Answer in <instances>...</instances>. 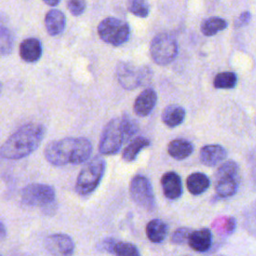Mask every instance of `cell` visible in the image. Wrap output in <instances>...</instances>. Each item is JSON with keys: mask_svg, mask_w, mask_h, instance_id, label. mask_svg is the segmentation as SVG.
I'll return each instance as SVG.
<instances>
[{"mask_svg": "<svg viewBox=\"0 0 256 256\" xmlns=\"http://www.w3.org/2000/svg\"><path fill=\"white\" fill-rule=\"evenodd\" d=\"M93 147L84 137H66L49 142L44 149V157L53 166L79 165L89 160Z\"/></svg>", "mask_w": 256, "mask_h": 256, "instance_id": "obj_1", "label": "cell"}, {"mask_svg": "<svg viewBox=\"0 0 256 256\" xmlns=\"http://www.w3.org/2000/svg\"><path fill=\"white\" fill-rule=\"evenodd\" d=\"M45 133L46 128L39 123H27L21 126L2 144L1 157L18 160L28 156L38 148Z\"/></svg>", "mask_w": 256, "mask_h": 256, "instance_id": "obj_2", "label": "cell"}, {"mask_svg": "<svg viewBox=\"0 0 256 256\" xmlns=\"http://www.w3.org/2000/svg\"><path fill=\"white\" fill-rule=\"evenodd\" d=\"M138 130V123L129 114L111 119L102 131L99 152L103 155L117 154L122 145L132 140Z\"/></svg>", "mask_w": 256, "mask_h": 256, "instance_id": "obj_3", "label": "cell"}, {"mask_svg": "<svg viewBox=\"0 0 256 256\" xmlns=\"http://www.w3.org/2000/svg\"><path fill=\"white\" fill-rule=\"evenodd\" d=\"M106 168V162L99 156L93 157L87 161L84 167L79 172L75 190L80 196H87L91 194L100 184Z\"/></svg>", "mask_w": 256, "mask_h": 256, "instance_id": "obj_4", "label": "cell"}, {"mask_svg": "<svg viewBox=\"0 0 256 256\" xmlns=\"http://www.w3.org/2000/svg\"><path fill=\"white\" fill-rule=\"evenodd\" d=\"M151 72L147 66L137 67L126 61H121L116 66L118 83L126 90H134L147 83L151 77Z\"/></svg>", "mask_w": 256, "mask_h": 256, "instance_id": "obj_5", "label": "cell"}, {"mask_svg": "<svg viewBox=\"0 0 256 256\" xmlns=\"http://www.w3.org/2000/svg\"><path fill=\"white\" fill-rule=\"evenodd\" d=\"M97 32L102 41L112 46H120L128 41L130 36L129 25L116 17L103 19L97 27Z\"/></svg>", "mask_w": 256, "mask_h": 256, "instance_id": "obj_6", "label": "cell"}, {"mask_svg": "<svg viewBox=\"0 0 256 256\" xmlns=\"http://www.w3.org/2000/svg\"><path fill=\"white\" fill-rule=\"evenodd\" d=\"M150 55L153 61L161 66L170 64L178 55V43L168 33L157 34L150 43Z\"/></svg>", "mask_w": 256, "mask_h": 256, "instance_id": "obj_7", "label": "cell"}, {"mask_svg": "<svg viewBox=\"0 0 256 256\" xmlns=\"http://www.w3.org/2000/svg\"><path fill=\"white\" fill-rule=\"evenodd\" d=\"M55 198V190L48 184L31 183L21 191V201L27 206L50 207L54 204Z\"/></svg>", "mask_w": 256, "mask_h": 256, "instance_id": "obj_8", "label": "cell"}, {"mask_svg": "<svg viewBox=\"0 0 256 256\" xmlns=\"http://www.w3.org/2000/svg\"><path fill=\"white\" fill-rule=\"evenodd\" d=\"M130 196L141 208L153 211L156 207L155 196L150 180L144 175H135L130 182Z\"/></svg>", "mask_w": 256, "mask_h": 256, "instance_id": "obj_9", "label": "cell"}, {"mask_svg": "<svg viewBox=\"0 0 256 256\" xmlns=\"http://www.w3.org/2000/svg\"><path fill=\"white\" fill-rule=\"evenodd\" d=\"M46 250L52 255H71L74 253L75 244L73 239L63 233L51 234L44 241Z\"/></svg>", "mask_w": 256, "mask_h": 256, "instance_id": "obj_10", "label": "cell"}, {"mask_svg": "<svg viewBox=\"0 0 256 256\" xmlns=\"http://www.w3.org/2000/svg\"><path fill=\"white\" fill-rule=\"evenodd\" d=\"M156 103H157L156 91L152 88H146L142 90L140 94L136 97L133 104V110L137 116L146 117L152 112Z\"/></svg>", "mask_w": 256, "mask_h": 256, "instance_id": "obj_11", "label": "cell"}, {"mask_svg": "<svg viewBox=\"0 0 256 256\" xmlns=\"http://www.w3.org/2000/svg\"><path fill=\"white\" fill-rule=\"evenodd\" d=\"M161 187L163 194L170 200H176L181 197L183 192L180 176L174 171H168L161 177Z\"/></svg>", "mask_w": 256, "mask_h": 256, "instance_id": "obj_12", "label": "cell"}, {"mask_svg": "<svg viewBox=\"0 0 256 256\" xmlns=\"http://www.w3.org/2000/svg\"><path fill=\"white\" fill-rule=\"evenodd\" d=\"M227 156L226 149L219 144H209L201 148L199 153L200 162L208 167H213L222 162Z\"/></svg>", "mask_w": 256, "mask_h": 256, "instance_id": "obj_13", "label": "cell"}, {"mask_svg": "<svg viewBox=\"0 0 256 256\" xmlns=\"http://www.w3.org/2000/svg\"><path fill=\"white\" fill-rule=\"evenodd\" d=\"M19 55L27 63H35L42 56V44L39 39L31 37L24 39L19 45Z\"/></svg>", "mask_w": 256, "mask_h": 256, "instance_id": "obj_14", "label": "cell"}, {"mask_svg": "<svg viewBox=\"0 0 256 256\" xmlns=\"http://www.w3.org/2000/svg\"><path fill=\"white\" fill-rule=\"evenodd\" d=\"M188 245L196 252L204 253L208 251L212 245V233L208 228H201L191 231Z\"/></svg>", "mask_w": 256, "mask_h": 256, "instance_id": "obj_15", "label": "cell"}, {"mask_svg": "<svg viewBox=\"0 0 256 256\" xmlns=\"http://www.w3.org/2000/svg\"><path fill=\"white\" fill-rule=\"evenodd\" d=\"M45 28L50 36L61 34L66 26L65 14L58 9H51L45 15Z\"/></svg>", "mask_w": 256, "mask_h": 256, "instance_id": "obj_16", "label": "cell"}, {"mask_svg": "<svg viewBox=\"0 0 256 256\" xmlns=\"http://www.w3.org/2000/svg\"><path fill=\"white\" fill-rule=\"evenodd\" d=\"M238 189L237 175H219L215 176V191L221 198L233 196Z\"/></svg>", "mask_w": 256, "mask_h": 256, "instance_id": "obj_17", "label": "cell"}, {"mask_svg": "<svg viewBox=\"0 0 256 256\" xmlns=\"http://www.w3.org/2000/svg\"><path fill=\"white\" fill-rule=\"evenodd\" d=\"M194 151V145L192 142L183 139L177 138L170 141L167 145L168 154L176 160H184L188 158Z\"/></svg>", "mask_w": 256, "mask_h": 256, "instance_id": "obj_18", "label": "cell"}, {"mask_svg": "<svg viewBox=\"0 0 256 256\" xmlns=\"http://www.w3.org/2000/svg\"><path fill=\"white\" fill-rule=\"evenodd\" d=\"M185 116L186 112L182 106L177 104H171L166 106L162 111L161 120L166 126L174 128L184 122Z\"/></svg>", "mask_w": 256, "mask_h": 256, "instance_id": "obj_19", "label": "cell"}, {"mask_svg": "<svg viewBox=\"0 0 256 256\" xmlns=\"http://www.w3.org/2000/svg\"><path fill=\"white\" fill-rule=\"evenodd\" d=\"M210 186L209 177L202 172H194L186 179V187L192 195L203 194Z\"/></svg>", "mask_w": 256, "mask_h": 256, "instance_id": "obj_20", "label": "cell"}, {"mask_svg": "<svg viewBox=\"0 0 256 256\" xmlns=\"http://www.w3.org/2000/svg\"><path fill=\"white\" fill-rule=\"evenodd\" d=\"M150 145V140L143 136L134 137L130 140L129 144L124 148L122 152V159L125 162H132L134 161L137 156L139 155L140 151L145 149Z\"/></svg>", "mask_w": 256, "mask_h": 256, "instance_id": "obj_21", "label": "cell"}, {"mask_svg": "<svg viewBox=\"0 0 256 256\" xmlns=\"http://www.w3.org/2000/svg\"><path fill=\"white\" fill-rule=\"evenodd\" d=\"M168 233L167 224L161 219H152L146 225V235L153 243H161Z\"/></svg>", "mask_w": 256, "mask_h": 256, "instance_id": "obj_22", "label": "cell"}, {"mask_svg": "<svg viewBox=\"0 0 256 256\" xmlns=\"http://www.w3.org/2000/svg\"><path fill=\"white\" fill-rule=\"evenodd\" d=\"M228 23L225 19L220 17H209L202 21L200 25V29L203 35L205 36H213L218 32L226 29Z\"/></svg>", "mask_w": 256, "mask_h": 256, "instance_id": "obj_23", "label": "cell"}, {"mask_svg": "<svg viewBox=\"0 0 256 256\" xmlns=\"http://www.w3.org/2000/svg\"><path fill=\"white\" fill-rule=\"evenodd\" d=\"M237 84V75L231 71L218 73L214 80L213 86L216 89H233Z\"/></svg>", "mask_w": 256, "mask_h": 256, "instance_id": "obj_24", "label": "cell"}, {"mask_svg": "<svg viewBox=\"0 0 256 256\" xmlns=\"http://www.w3.org/2000/svg\"><path fill=\"white\" fill-rule=\"evenodd\" d=\"M127 9L133 15L145 18L150 12V4L148 0H127Z\"/></svg>", "mask_w": 256, "mask_h": 256, "instance_id": "obj_25", "label": "cell"}, {"mask_svg": "<svg viewBox=\"0 0 256 256\" xmlns=\"http://www.w3.org/2000/svg\"><path fill=\"white\" fill-rule=\"evenodd\" d=\"M112 254L118 256H139L140 251L132 243L116 241L112 249Z\"/></svg>", "mask_w": 256, "mask_h": 256, "instance_id": "obj_26", "label": "cell"}, {"mask_svg": "<svg viewBox=\"0 0 256 256\" xmlns=\"http://www.w3.org/2000/svg\"><path fill=\"white\" fill-rule=\"evenodd\" d=\"M0 41H1V54L2 56L9 55L12 52L13 44H14V37L12 32L5 26L1 27L0 32Z\"/></svg>", "mask_w": 256, "mask_h": 256, "instance_id": "obj_27", "label": "cell"}, {"mask_svg": "<svg viewBox=\"0 0 256 256\" xmlns=\"http://www.w3.org/2000/svg\"><path fill=\"white\" fill-rule=\"evenodd\" d=\"M191 231L192 230L187 227H180V228L176 229L171 236V242L174 244H178V245L188 243Z\"/></svg>", "mask_w": 256, "mask_h": 256, "instance_id": "obj_28", "label": "cell"}, {"mask_svg": "<svg viewBox=\"0 0 256 256\" xmlns=\"http://www.w3.org/2000/svg\"><path fill=\"white\" fill-rule=\"evenodd\" d=\"M67 9L74 16H80L84 13L86 9V1L85 0H67L66 2Z\"/></svg>", "mask_w": 256, "mask_h": 256, "instance_id": "obj_29", "label": "cell"}, {"mask_svg": "<svg viewBox=\"0 0 256 256\" xmlns=\"http://www.w3.org/2000/svg\"><path fill=\"white\" fill-rule=\"evenodd\" d=\"M250 19H251V14H250V12H249V11H244V12H242V13L238 16V18L234 21V27H235V28H240V27H242V26H245L246 24L249 23Z\"/></svg>", "mask_w": 256, "mask_h": 256, "instance_id": "obj_30", "label": "cell"}, {"mask_svg": "<svg viewBox=\"0 0 256 256\" xmlns=\"http://www.w3.org/2000/svg\"><path fill=\"white\" fill-rule=\"evenodd\" d=\"M115 242H116V240L113 239V238H106L102 241V243L100 245V248L103 251H106L108 253H112V249H113V246H114Z\"/></svg>", "mask_w": 256, "mask_h": 256, "instance_id": "obj_31", "label": "cell"}, {"mask_svg": "<svg viewBox=\"0 0 256 256\" xmlns=\"http://www.w3.org/2000/svg\"><path fill=\"white\" fill-rule=\"evenodd\" d=\"M236 228V220L233 217H230L227 222V231L229 233H232Z\"/></svg>", "mask_w": 256, "mask_h": 256, "instance_id": "obj_32", "label": "cell"}, {"mask_svg": "<svg viewBox=\"0 0 256 256\" xmlns=\"http://www.w3.org/2000/svg\"><path fill=\"white\" fill-rule=\"evenodd\" d=\"M45 4H47V5H49V6H56L59 2H60V0H42Z\"/></svg>", "mask_w": 256, "mask_h": 256, "instance_id": "obj_33", "label": "cell"}, {"mask_svg": "<svg viewBox=\"0 0 256 256\" xmlns=\"http://www.w3.org/2000/svg\"><path fill=\"white\" fill-rule=\"evenodd\" d=\"M5 231H6V230H5L4 223H3V222H1V239H4L5 234H6V232H5Z\"/></svg>", "mask_w": 256, "mask_h": 256, "instance_id": "obj_34", "label": "cell"}, {"mask_svg": "<svg viewBox=\"0 0 256 256\" xmlns=\"http://www.w3.org/2000/svg\"><path fill=\"white\" fill-rule=\"evenodd\" d=\"M255 215H256V207H255Z\"/></svg>", "mask_w": 256, "mask_h": 256, "instance_id": "obj_35", "label": "cell"}, {"mask_svg": "<svg viewBox=\"0 0 256 256\" xmlns=\"http://www.w3.org/2000/svg\"><path fill=\"white\" fill-rule=\"evenodd\" d=\"M255 123H256V118H255Z\"/></svg>", "mask_w": 256, "mask_h": 256, "instance_id": "obj_36", "label": "cell"}]
</instances>
